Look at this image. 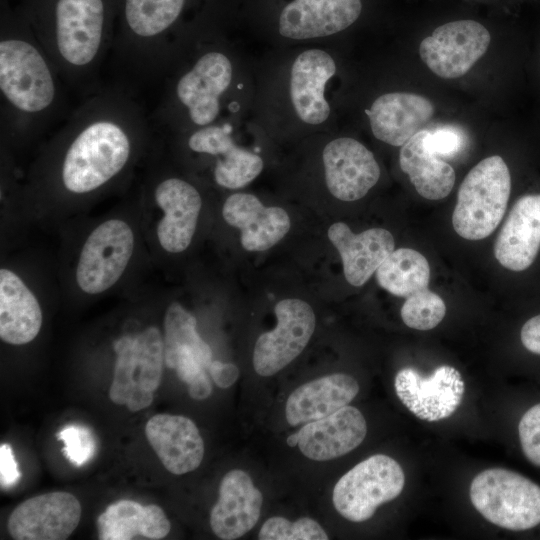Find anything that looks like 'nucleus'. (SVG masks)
Instances as JSON below:
<instances>
[{"instance_id": "e433bc0d", "label": "nucleus", "mask_w": 540, "mask_h": 540, "mask_svg": "<svg viewBox=\"0 0 540 540\" xmlns=\"http://www.w3.org/2000/svg\"><path fill=\"white\" fill-rule=\"evenodd\" d=\"M427 146L439 157H452L463 147L462 134L453 128H440L429 131Z\"/></svg>"}, {"instance_id": "ddd939ff", "label": "nucleus", "mask_w": 540, "mask_h": 540, "mask_svg": "<svg viewBox=\"0 0 540 540\" xmlns=\"http://www.w3.org/2000/svg\"><path fill=\"white\" fill-rule=\"evenodd\" d=\"M81 504L71 493L56 491L31 497L10 514L8 531L16 540H64L79 524Z\"/></svg>"}, {"instance_id": "f8f14e48", "label": "nucleus", "mask_w": 540, "mask_h": 540, "mask_svg": "<svg viewBox=\"0 0 540 540\" xmlns=\"http://www.w3.org/2000/svg\"><path fill=\"white\" fill-rule=\"evenodd\" d=\"M105 10L102 0H58L55 10V48L71 68L89 66L103 39Z\"/></svg>"}, {"instance_id": "c9c22d12", "label": "nucleus", "mask_w": 540, "mask_h": 540, "mask_svg": "<svg viewBox=\"0 0 540 540\" xmlns=\"http://www.w3.org/2000/svg\"><path fill=\"white\" fill-rule=\"evenodd\" d=\"M519 441L526 459L540 467V403L529 408L518 424Z\"/></svg>"}, {"instance_id": "c756f323", "label": "nucleus", "mask_w": 540, "mask_h": 540, "mask_svg": "<svg viewBox=\"0 0 540 540\" xmlns=\"http://www.w3.org/2000/svg\"><path fill=\"white\" fill-rule=\"evenodd\" d=\"M164 354L180 346L190 347L202 365L209 369L212 350L197 331V320L181 303L172 301L166 308L164 318Z\"/></svg>"}, {"instance_id": "20e7f679", "label": "nucleus", "mask_w": 540, "mask_h": 540, "mask_svg": "<svg viewBox=\"0 0 540 540\" xmlns=\"http://www.w3.org/2000/svg\"><path fill=\"white\" fill-rule=\"evenodd\" d=\"M511 193L510 171L502 157L493 155L475 165L462 181L452 224L467 240L488 237L501 222Z\"/></svg>"}, {"instance_id": "423d86ee", "label": "nucleus", "mask_w": 540, "mask_h": 540, "mask_svg": "<svg viewBox=\"0 0 540 540\" xmlns=\"http://www.w3.org/2000/svg\"><path fill=\"white\" fill-rule=\"evenodd\" d=\"M0 90L24 114H38L51 106L56 95L54 77L35 45L20 38L1 40Z\"/></svg>"}, {"instance_id": "58836bf2", "label": "nucleus", "mask_w": 540, "mask_h": 540, "mask_svg": "<svg viewBox=\"0 0 540 540\" xmlns=\"http://www.w3.org/2000/svg\"><path fill=\"white\" fill-rule=\"evenodd\" d=\"M522 345L529 352L540 355V314L529 318L520 330Z\"/></svg>"}, {"instance_id": "4be33fe9", "label": "nucleus", "mask_w": 540, "mask_h": 540, "mask_svg": "<svg viewBox=\"0 0 540 540\" xmlns=\"http://www.w3.org/2000/svg\"><path fill=\"white\" fill-rule=\"evenodd\" d=\"M332 56L321 49H308L294 60L290 71V98L298 118L306 124L319 125L330 115L324 92L335 74Z\"/></svg>"}, {"instance_id": "0eeeda50", "label": "nucleus", "mask_w": 540, "mask_h": 540, "mask_svg": "<svg viewBox=\"0 0 540 540\" xmlns=\"http://www.w3.org/2000/svg\"><path fill=\"white\" fill-rule=\"evenodd\" d=\"M404 484L400 464L390 456L375 454L338 480L333 488V505L347 520L363 522L370 519L380 505L397 498Z\"/></svg>"}, {"instance_id": "dca6fc26", "label": "nucleus", "mask_w": 540, "mask_h": 540, "mask_svg": "<svg viewBox=\"0 0 540 540\" xmlns=\"http://www.w3.org/2000/svg\"><path fill=\"white\" fill-rule=\"evenodd\" d=\"M361 10V0H293L280 14L279 33L294 40L330 36L351 26Z\"/></svg>"}, {"instance_id": "c85d7f7f", "label": "nucleus", "mask_w": 540, "mask_h": 540, "mask_svg": "<svg viewBox=\"0 0 540 540\" xmlns=\"http://www.w3.org/2000/svg\"><path fill=\"white\" fill-rule=\"evenodd\" d=\"M376 278L389 293L407 298L428 288L430 266L424 255L414 249H394L376 270Z\"/></svg>"}, {"instance_id": "4468645a", "label": "nucleus", "mask_w": 540, "mask_h": 540, "mask_svg": "<svg viewBox=\"0 0 540 540\" xmlns=\"http://www.w3.org/2000/svg\"><path fill=\"white\" fill-rule=\"evenodd\" d=\"M233 76L230 59L219 51L203 54L177 82L176 95L187 109L191 122L211 125L220 111V98Z\"/></svg>"}, {"instance_id": "6e6552de", "label": "nucleus", "mask_w": 540, "mask_h": 540, "mask_svg": "<svg viewBox=\"0 0 540 540\" xmlns=\"http://www.w3.org/2000/svg\"><path fill=\"white\" fill-rule=\"evenodd\" d=\"M152 202L156 244L167 254L184 252L191 245L202 209L199 191L184 179L167 177L154 186Z\"/></svg>"}, {"instance_id": "393cba45", "label": "nucleus", "mask_w": 540, "mask_h": 540, "mask_svg": "<svg viewBox=\"0 0 540 540\" xmlns=\"http://www.w3.org/2000/svg\"><path fill=\"white\" fill-rule=\"evenodd\" d=\"M327 234L340 254L347 282L357 287L369 280L395 247L393 235L384 228L354 234L346 223L336 222Z\"/></svg>"}, {"instance_id": "7ed1b4c3", "label": "nucleus", "mask_w": 540, "mask_h": 540, "mask_svg": "<svg viewBox=\"0 0 540 540\" xmlns=\"http://www.w3.org/2000/svg\"><path fill=\"white\" fill-rule=\"evenodd\" d=\"M116 354L109 398L136 412L151 405L153 393L161 382L164 336L156 325L126 333L113 343Z\"/></svg>"}, {"instance_id": "2f4dec72", "label": "nucleus", "mask_w": 540, "mask_h": 540, "mask_svg": "<svg viewBox=\"0 0 540 540\" xmlns=\"http://www.w3.org/2000/svg\"><path fill=\"white\" fill-rule=\"evenodd\" d=\"M215 157L214 180L223 188H242L253 181L263 169L262 158L236 145L233 139Z\"/></svg>"}, {"instance_id": "aec40b11", "label": "nucleus", "mask_w": 540, "mask_h": 540, "mask_svg": "<svg viewBox=\"0 0 540 540\" xmlns=\"http://www.w3.org/2000/svg\"><path fill=\"white\" fill-rule=\"evenodd\" d=\"M145 434L169 472L182 475L201 464L204 442L191 419L182 415L156 414L146 423Z\"/></svg>"}, {"instance_id": "a878e982", "label": "nucleus", "mask_w": 540, "mask_h": 540, "mask_svg": "<svg viewBox=\"0 0 540 540\" xmlns=\"http://www.w3.org/2000/svg\"><path fill=\"white\" fill-rule=\"evenodd\" d=\"M359 385L350 375L334 373L307 382L287 399V422L296 426L328 416L346 406L358 394Z\"/></svg>"}, {"instance_id": "412c9836", "label": "nucleus", "mask_w": 540, "mask_h": 540, "mask_svg": "<svg viewBox=\"0 0 540 540\" xmlns=\"http://www.w3.org/2000/svg\"><path fill=\"white\" fill-rule=\"evenodd\" d=\"M225 222L241 230V244L247 251H265L289 231L291 221L281 207H266L249 193H234L224 202Z\"/></svg>"}, {"instance_id": "6ab92c4d", "label": "nucleus", "mask_w": 540, "mask_h": 540, "mask_svg": "<svg viewBox=\"0 0 540 540\" xmlns=\"http://www.w3.org/2000/svg\"><path fill=\"white\" fill-rule=\"evenodd\" d=\"M262 502V493L247 472H227L219 486L218 501L210 512L212 531L223 540L240 538L257 524Z\"/></svg>"}, {"instance_id": "b1692460", "label": "nucleus", "mask_w": 540, "mask_h": 540, "mask_svg": "<svg viewBox=\"0 0 540 540\" xmlns=\"http://www.w3.org/2000/svg\"><path fill=\"white\" fill-rule=\"evenodd\" d=\"M373 135L392 146H402L432 118V102L418 94L391 92L379 96L366 110Z\"/></svg>"}, {"instance_id": "72a5a7b5", "label": "nucleus", "mask_w": 540, "mask_h": 540, "mask_svg": "<svg viewBox=\"0 0 540 540\" xmlns=\"http://www.w3.org/2000/svg\"><path fill=\"white\" fill-rule=\"evenodd\" d=\"M260 540H327V533L322 526L309 517L294 522L284 517H271L262 525Z\"/></svg>"}, {"instance_id": "7c9ffc66", "label": "nucleus", "mask_w": 540, "mask_h": 540, "mask_svg": "<svg viewBox=\"0 0 540 540\" xmlns=\"http://www.w3.org/2000/svg\"><path fill=\"white\" fill-rule=\"evenodd\" d=\"M185 0H125V18L138 37L152 38L166 31L179 17Z\"/></svg>"}, {"instance_id": "a211bd4d", "label": "nucleus", "mask_w": 540, "mask_h": 540, "mask_svg": "<svg viewBox=\"0 0 540 540\" xmlns=\"http://www.w3.org/2000/svg\"><path fill=\"white\" fill-rule=\"evenodd\" d=\"M540 251V193L525 194L513 204L494 245L497 261L506 269L522 272Z\"/></svg>"}, {"instance_id": "1a4fd4ad", "label": "nucleus", "mask_w": 540, "mask_h": 540, "mask_svg": "<svg viewBox=\"0 0 540 540\" xmlns=\"http://www.w3.org/2000/svg\"><path fill=\"white\" fill-rule=\"evenodd\" d=\"M274 312L276 327L258 337L253 352L254 369L265 377L276 374L301 354L316 326L312 307L301 299H283Z\"/></svg>"}, {"instance_id": "473e14b6", "label": "nucleus", "mask_w": 540, "mask_h": 540, "mask_svg": "<svg viewBox=\"0 0 540 540\" xmlns=\"http://www.w3.org/2000/svg\"><path fill=\"white\" fill-rule=\"evenodd\" d=\"M445 313L442 298L428 288L407 297L400 312L405 325L416 330L435 328Z\"/></svg>"}, {"instance_id": "bb28decb", "label": "nucleus", "mask_w": 540, "mask_h": 540, "mask_svg": "<svg viewBox=\"0 0 540 540\" xmlns=\"http://www.w3.org/2000/svg\"><path fill=\"white\" fill-rule=\"evenodd\" d=\"M99 539L131 540L163 539L171 524L161 507L143 506L132 500H119L109 505L97 520Z\"/></svg>"}, {"instance_id": "f3484780", "label": "nucleus", "mask_w": 540, "mask_h": 540, "mask_svg": "<svg viewBox=\"0 0 540 540\" xmlns=\"http://www.w3.org/2000/svg\"><path fill=\"white\" fill-rule=\"evenodd\" d=\"M367 433L363 414L346 405L323 418L308 422L297 433L299 450L309 459L327 461L357 448Z\"/></svg>"}, {"instance_id": "cd10ccee", "label": "nucleus", "mask_w": 540, "mask_h": 540, "mask_svg": "<svg viewBox=\"0 0 540 540\" xmlns=\"http://www.w3.org/2000/svg\"><path fill=\"white\" fill-rule=\"evenodd\" d=\"M428 132L420 130L401 146L399 164L422 197L439 200L449 195L456 176L452 166L427 146Z\"/></svg>"}, {"instance_id": "a19ab883", "label": "nucleus", "mask_w": 540, "mask_h": 540, "mask_svg": "<svg viewBox=\"0 0 540 540\" xmlns=\"http://www.w3.org/2000/svg\"><path fill=\"white\" fill-rule=\"evenodd\" d=\"M286 442L291 447L297 446L298 445V440H297L296 433L288 436Z\"/></svg>"}, {"instance_id": "2eb2a0df", "label": "nucleus", "mask_w": 540, "mask_h": 540, "mask_svg": "<svg viewBox=\"0 0 540 540\" xmlns=\"http://www.w3.org/2000/svg\"><path fill=\"white\" fill-rule=\"evenodd\" d=\"M322 159L327 188L339 200L361 199L379 180L380 167L373 153L353 138L330 141Z\"/></svg>"}, {"instance_id": "f257e3e1", "label": "nucleus", "mask_w": 540, "mask_h": 540, "mask_svg": "<svg viewBox=\"0 0 540 540\" xmlns=\"http://www.w3.org/2000/svg\"><path fill=\"white\" fill-rule=\"evenodd\" d=\"M133 140L119 122L101 118L85 125L64 151L58 179L70 197L89 196L113 181L129 164Z\"/></svg>"}, {"instance_id": "9d476101", "label": "nucleus", "mask_w": 540, "mask_h": 540, "mask_svg": "<svg viewBox=\"0 0 540 540\" xmlns=\"http://www.w3.org/2000/svg\"><path fill=\"white\" fill-rule=\"evenodd\" d=\"M491 36L474 20H457L437 27L422 40L419 54L437 76L454 79L465 75L486 53Z\"/></svg>"}, {"instance_id": "ea45409f", "label": "nucleus", "mask_w": 540, "mask_h": 540, "mask_svg": "<svg viewBox=\"0 0 540 540\" xmlns=\"http://www.w3.org/2000/svg\"><path fill=\"white\" fill-rule=\"evenodd\" d=\"M210 373L215 384L221 388H227L234 384L239 376L238 368L232 363H224L213 360L209 366Z\"/></svg>"}, {"instance_id": "9b49d317", "label": "nucleus", "mask_w": 540, "mask_h": 540, "mask_svg": "<svg viewBox=\"0 0 540 540\" xmlns=\"http://www.w3.org/2000/svg\"><path fill=\"white\" fill-rule=\"evenodd\" d=\"M394 388L402 404L417 418L435 422L456 411L463 399L465 384L460 372L449 365L437 367L427 377L406 367L397 372Z\"/></svg>"}, {"instance_id": "5701e85b", "label": "nucleus", "mask_w": 540, "mask_h": 540, "mask_svg": "<svg viewBox=\"0 0 540 540\" xmlns=\"http://www.w3.org/2000/svg\"><path fill=\"white\" fill-rule=\"evenodd\" d=\"M43 324L37 294L12 267L0 269V338L11 345L33 341Z\"/></svg>"}, {"instance_id": "f704fd0d", "label": "nucleus", "mask_w": 540, "mask_h": 540, "mask_svg": "<svg viewBox=\"0 0 540 540\" xmlns=\"http://www.w3.org/2000/svg\"><path fill=\"white\" fill-rule=\"evenodd\" d=\"M58 438L64 443L63 452L72 464L81 466L92 458L95 439L87 427L78 424L67 425L59 431Z\"/></svg>"}, {"instance_id": "39448f33", "label": "nucleus", "mask_w": 540, "mask_h": 540, "mask_svg": "<svg viewBox=\"0 0 540 540\" xmlns=\"http://www.w3.org/2000/svg\"><path fill=\"white\" fill-rule=\"evenodd\" d=\"M469 492L474 508L496 526L524 531L540 524V486L515 471L483 470Z\"/></svg>"}, {"instance_id": "4c0bfd02", "label": "nucleus", "mask_w": 540, "mask_h": 540, "mask_svg": "<svg viewBox=\"0 0 540 540\" xmlns=\"http://www.w3.org/2000/svg\"><path fill=\"white\" fill-rule=\"evenodd\" d=\"M21 473L15 460L12 447L7 443L0 445V484L2 488L14 486Z\"/></svg>"}, {"instance_id": "f03ea898", "label": "nucleus", "mask_w": 540, "mask_h": 540, "mask_svg": "<svg viewBox=\"0 0 540 540\" xmlns=\"http://www.w3.org/2000/svg\"><path fill=\"white\" fill-rule=\"evenodd\" d=\"M136 247V229L128 219L111 216L95 225L76 257L73 278L78 291L99 296L112 289L131 265Z\"/></svg>"}]
</instances>
